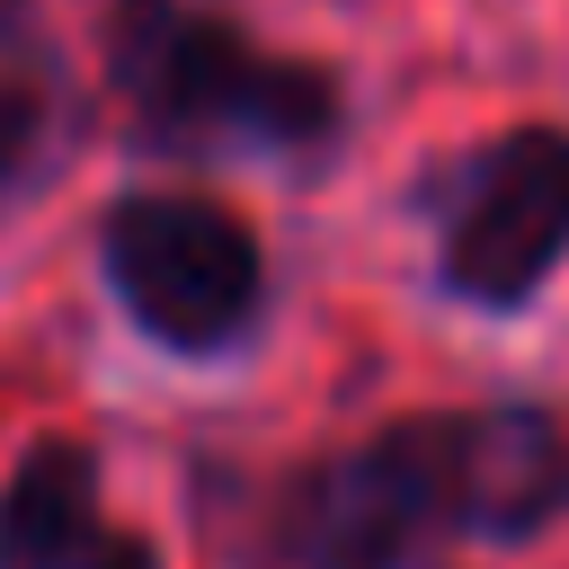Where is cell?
Wrapping results in <instances>:
<instances>
[{"label": "cell", "mask_w": 569, "mask_h": 569, "mask_svg": "<svg viewBox=\"0 0 569 569\" xmlns=\"http://www.w3.org/2000/svg\"><path fill=\"white\" fill-rule=\"evenodd\" d=\"M107 62L133 124L169 151H320L347 116L320 62L258 53L231 18L178 0H124Z\"/></svg>", "instance_id": "1"}, {"label": "cell", "mask_w": 569, "mask_h": 569, "mask_svg": "<svg viewBox=\"0 0 569 569\" xmlns=\"http://www.w3.org/2000/svg\"><path fill=\"white\" fill-rule=\"evenodd\" d=\"M98 258L124 320L178 356H213L249 338L267 302V258L249 222L222 213L213 196H124L98 231Z\"/></svg>", "instance_id": "2"}, {"label": "cell", "mask_w": 569, "mask_h": 569, "mask_svg": "<svg viewBox=\"0 0 569 569\" xmlns=\"http://www.w3.org/2000/svg\"><path fill=\"white\" fill-rule=\"evenodd\" d=\"M436 276L480 311H516L569 258V133L516 124L436 187Z\"/></svg>", "instance_id": "3"}, {"label": "cell", "mask_w": 569, "mask_h": 569, "mask_svg": "<svg viewBox=\"0 0 569 569\" xmlns=\"http://www.w3.org/2000/svg\"><path fill=\"white\" fill-rule=\"evenodd\" d=\"M418 471V498L436 533H480V542H533L542 525L569 516V436L533 400H489V409H427L391 418Z\"/></svg>", "instance_id": "4"}, {"label": "cell", "mask_w": 569, "mask_h": 569, "mask_svg": "<svg viewBox=\"0 0 569 569\" xmlns=\"http://www.w3.org/2000/svg\"><path fill=\"white\" fill-rule=\"evenodd\" d=\"M0 569H160V551L107 516L98 453L53 436L0 489Z\"/></svg>", "instance_id": "5"}, {"label": "cell", "mask_w": 569, "mask_h": 569, "mask_svg": "<svg viewBox=\"0 0 569 569\" xmlns=\"http://www.w3.org/2000/svg\"><path fill=\"white\" fill-rule=\"evenodd\" d=\"M44 124H53V98H44V80H27V71H0V204L36 178V160H44Z\"/></svg>", "instance_id": "6"}, {"label": "cell", "mask_w": 569, "mask_h": 569, "mask_svg": "<svg viewBox=\"0 0 569 569\" xmlns=\"http://www.w3.org/2000/svg\"><path fill=\"white\" fill-rule=\"evenodd\" d=\"M249 569H329V560H293V551H267V542H258V551H249Z\"/></svg>", "instance_id": "7"}]
</instances>
